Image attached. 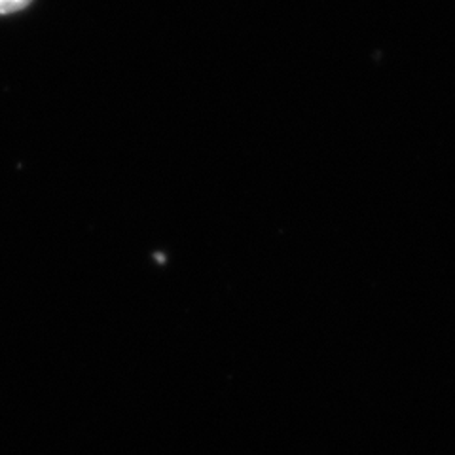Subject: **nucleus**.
I'll use <instances>...</instances> for the list:
<instances>
[{
	"label": "nucleus",
	"instance_id": "f257e3e1",
	"mask_svg": "<svg viewBox=\"0 0 455 455\" xmlns=\"http://www.w3.org/2000/svg\"><path fill=\"white\" fill-rule=\"evenodd\" d=\"M31 0H0V13H16L25 10Z\"/></svg>",
	"mask_w": 455,
	"mask_h": 455
}]
</instances>
